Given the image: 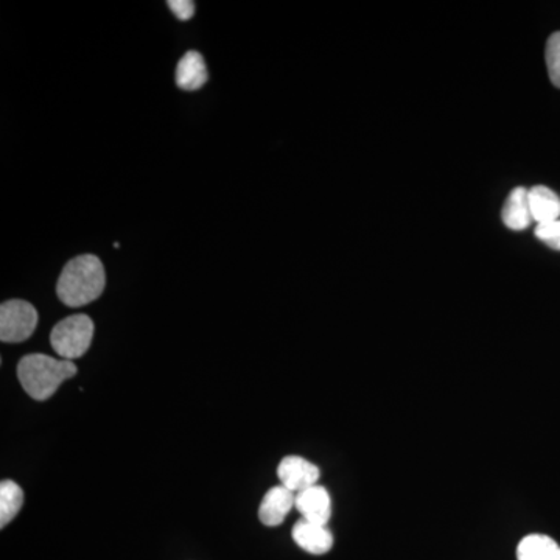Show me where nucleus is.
Instances as JSON below:
<instances>
[{
	"label": "nucleus",
	"instance_id": "nucleus-1",
	"mask_svg": "<svg viewBox=\"0 0 560 560\" xmlns=\"http://www.w3.org/2000/svg\"><path fill=\"white\" fill-rule=\"evenodd\" d=\"M106 287L105 267L97 256L84 254L62 268L57 294L68 307H83L102 296Z\"/></svg>",
	"mask_w": 560,
	"mask_h": 560
},
{
	"label": "nucleus",
	"instance_id": "nucleus-2",
	"mask_svg": "<svg viewBox=\"0 0 560 560\" xmlns=\"http://www.w3.org/2000/svg\"><path fill=\"white\" fill-rule=\"evenodd\" d=\"M77 372L73 361L54 359L44 353L25 355L18 364L22 388L32 399L39 401L50 399L62 383L75 377Z\"/></svg>",
	"mask_w": 560,
	"mask_h": 560
},
{
	"label": "nucleus",
	"instance_id": "nucleus-3",
	"mask_svg": "<svg viewBox=\"0 0 560 560\" xmlns=\"http://www.w3.org/2000/svg\"><path fill=\"white\" fill-rule=\"evenodd\" d=\"M94 323L88 315H72L60 320L50 335L51 348L62 360H75L91 348Z\"/></svg>",
	"mask_w": 560,
	"mask_h": 560
},
{
	"label": "nucleus",
	"instance_id": "nucleus-4",
	"mask_svg": "<svg viewBox=\"0 0 560 560\" xmlns=\"http://www.w3.org/2000/svg\"><path fill=\"white\" fill-rule=\"evenodd\" d=\"M38 326V312L31 302L11 300L0 307V340L22 342L32 337Z\"/></svg>",
	"mask_w": 560,
	"mask_h": 560
},
{
	"label": "nucleus",
	"instance_id": "nucleus-5",
	"mask_svg": "<svg viewBox=\"0 0 560 560\" xmlns=\"http://www.w3.org/2000/svg\"><path fill=\"white\" fill-rule=\"evenodd\" d=\"M278 477L280 486L291 492L300 493L302 490L318 485L320 471L318 466L301 456H285L280 460Z\"/></svg>",
	"mask_w": 560,
	"mask_h": 560
},
{
	"label": "nucleus",
	"instance_id": "nucleus-6",
	"mask_svg": "<svg viewBox=\"0 0 560 560\" xmlns=\"http://www.w3.org/2000/svg\"><path fill=\"white\" fill-rule=\"evenodd\" d=\"M294 508L300 511L304 521L327 526L331 517L330 493L323 486H312V488L296 493Z\"/></svg>",
	"mask_w": 560,
	"mask_h": 560
},
{
	"label": "nucleus",
	"instance_id": "nucleus-7",
	"mask_svg": "<svg viewBox=\"0 0 560 560\" xmlns=\"http://www.w3.org/2000/svg\"><path fill=\"white\" fill-rule=\"evenodd\" d=\"M296 504V493L283 488V486H276L265 493L259 508V518L265 526H279L285 521L289 512L293 510Z\"/></svg>",
	"mask_w": 560,
	"mask_h": 560
},
{
	"label": "nucleus",
	"instance_id": "nucleus-8",
	"mask_svg": "<svg viewBox=\"0 0 560 560\" xmlns=\"http://www.w3.org/2000/svg\"><path fill=\"white\" fill-rule=\"evenodd\" d=\"M293 540L302 550L311 552V555H326L334 547V536L327 526L316 525V523L304 521L301 518L291 530Z\"/></svg>",
	"mask_w": 560,
	"mask_h": 560
},
{
	"label": "nucleus",
	"instance_id": "nucleus-9",
	"mask_svg": "<svg viewBox=\"0 0 560 560\" xmlns=\"http://www.w3.org/2000/svg\"><path fill=\"white\" fill-rule=\"evenodd\" d=\"M208 81L205 58L198 51H187L176 68V84L184 91H198Z\"/></svg>",
	"mask_w": 560,
	"mask_h": 560
},
{
	"label": "nucleus",
	"instance_id": "nucleus-10",
	"mask_svg": "<svg viewBox=\"0 0 560 560\" xmlns=\"http://www.w3.org/2000/svg\"><path fill=\"white\" fill-rule=\"evenodd\" d=\"M501 220L504 226L512 231H523L529 226L533 215H530L528 190L517 187L511 191L501 210Z\"/></svg>",
	"mask_w": 560,
	"mask_h": 560
},
{
	"label": "nucleus",
	"instance_id": "nucleus-11",
	"mask_svg": "<svg viewBox=\"0 0 560 560\" xmlns=\"http://www.w3.org/2000/svg\"><path fill=\"white\" fill-rule=\"evenodd\" d=\"M530 215L537 224L560 220V198L545 186H536L528 190Z\"/></svg>",
	"mask_w": 560,
	"mask_h": 560
},
{
	"label": "nucleus",
	"instance_id": "nucleus-12",
	"mask_svg": "<svg viewBox=\"0 0 560 560\" xmlns=\"http://www.w3.org/2000/svg\"><path fill=\"white\" fill-rule=\"evenodd\" d=\"M518 560H560V547L551 537L530 534L517 547Z\"/></svg>",
	"mask_w": 560,
	"mask_h": 560
},
{
	"label": "nucleus",
	"instance_id": "nucleus-13",
	"mask_svg": "<svg viewBox=\"0 0 560 560\" xmlns=\"http://www.w3.org/2000/svg\"><path fill=\"white\" fill-rule=\"evenodd\" d=\"M22 504L24 490L21 486L11 480L0 482V528H5L20 514Z\"/></svg>",
	"mask_w": 560,
	"mask_h": 560
},
{
	"label": "nucleus",
	"instance_id": "nucleus-14",
	"mask_svg": "<svg viewBox=\"0 0 560 560\" xmlns=\"http://www.w3.org/2000/svg\"><path fill=\"white\" fill-rule=\"evenodd\" d=\"M551 83L560 90V32L552 33L545 50Z\"/></svg>",
	"mask_w": 560,
	"mask_h": 560
},
{
	"label": "nucleus",
	"instance_id": "nucleus-15",
	"mask_svg": "<svg viewBox=\"0 0 560 560\" xmlns=\"http://www.w3.org/2000/svg\"><path fill=\"white\" fill-rule=\"evenodd\" d=\"M536 237L550 248L560 250V220L537 224Z\"/></svg>",
	"mask_w": 560,
	"mask_h": 560
},
{
	"label": "nucleus",
	"instance_id": "nucleus-16",
	"mask_svg": "<svg viewBox=\"0 0 560 560\" xmlns=\"http://www.w3.org/2000/svg\"><path fill=\"white\" fill-rule=\"evenodd\" d=\"M168 7L179 21H189L195 14V2L191 0H171Z\"/></svg>",
	"mask_w": 560,
	"mask_h": 560
}]
</instances>
